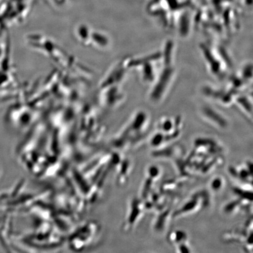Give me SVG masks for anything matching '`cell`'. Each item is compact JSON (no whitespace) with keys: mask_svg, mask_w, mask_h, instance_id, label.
<instances>
[{"mask_svg":"<svg viewBox=\"0 0 253 253\" xmlns=\"http://www.w3.org/2000/svg\"><path fill=\"white\" fill-rule=\"evenodd\" d=\"M224 184L223 179L220 176H216L211 180L210 187L212 191L218 192L221 191V189L223 188Z\"/></svg>","mask_w":253,"mask_h":253,"instance_id":"obj_3","label":"cell"},{"mask_svg":"<svg viewBox=\"0 0 253 253\" xmlns=\"http://www.w3.org/2000/svg\"><path fill=\"white\" fill-rule=\"evenodd\" d=\"M147 174L148 178L152 180L157 179L160 175V170L157 166H151L148 169Z\"/></svg>","mask_w":253,"mask_h":253,"instance_id":"obj_4","label":"cell"},{"mask_svg":"<svg viewBox=\"0 0 253 253\" xmlns=\"http://www.w3.org/2000/svg\"><path fill=\"white\" fill-rule=\"evenodd\" d=\"M169 241L170 245L175 246L179 253L191 252L188 246V236L182 230L172 231L169 235Z\"/></svg>","mask_w":253,"mask_h":253,"instance_id":"obj_2","label":"cell"},{"mask_svg":"<svg viewBox=\"0 0 253 253\" xmlns=\"http://www.w3.org/2000/svg\"><path fill=\"white\" fill-rule=\"evenodd\" d=\"M202 194H196L188 201H186L185 204L182 205V207L177 210L173 215L175 217L181 216L182 215L189 214L196 212L201 207H204V198H202Z\"/></svg>","mask_w":253,"mask_h":253,"instance_id":"obj_1","label":"cell"}]
</instances>
